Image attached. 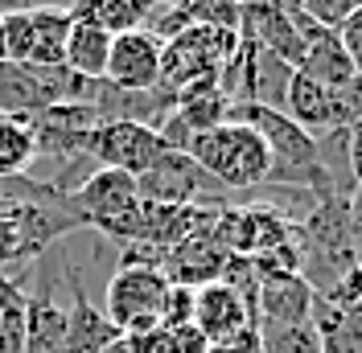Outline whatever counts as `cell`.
Wrapping results in <instances>:
<instances>
[{
  "label": "cell",
  "instance_id": "cell-1",
  "mask_svg": "<svg viewBox=\"0 0 362 353\" xmlns=\"http://www.w3.org/2000/svg\"><path fill=\"white\" fill-rule=\"evenodd\" d=\"M296 255L300 280L313 287V296H325L350 271H358L350 246V198H325L305 218H296Z\"/></svg>",
  "mask_w": 362,
  "mask_h": 353
},
{
  "label": "cell",
  "instance_id": "cell-2",
  "mask_svg": "<svg viewBox=\"0 0 362 353\" xmlns=\"http://www.w3.org/2000/svg\"><path fill=\"white\" fill-rule=\"evenodd\" d=\"M185 156L198 169H206L226 193H251V189L268 185V173H272V156L264 148V140L243 124H230V119L218 124L214 132L189 136Z\"/></svg>",
  "mask_w": 362,
  "mask_h": 353
},
{
  "label": "cell",
  "instance_id": "cell-3",
  "mask_svg": "<svg viewBox=\"0 0 362 353\" xmlns=\"http://www.w3.org/2000/svg\"><path fill=\"white\" fill-rule=\"evenodd\" d=\"M239 49V33L235 29H214V25H185L160 45V87L181 95L194 83H210L218 78L223 66Z\"/></svg>",
  "mask_w": 362,
  "mask_h": 353
},
{
  "label": "cell",
  "instance_id": "cell-4",
  "mask_svg": "<svg viewBox=\"0 0 362 353\" xmlns=\"http://www.w3.org/2000/svg\"><path fill=\"white\" fill-rule=\"evenodd\" d=\"M87 78L66 66H33V62H0V115L37 119L58 103H83Z\"/></svg>",
  "mask_w": 362,
  "mask_h": 353
},
{
  "label": "cell",
  "instance_id": "cell-5",
  "mask_svg": "<svg viewBox=\"0 0 362 353\" xmlns=\"http://www.w3.org/2000/svg\"><path fill=\"white\" fill-rule=\"evenodd\" d=\"M83 230V218L74 214V205L58 201V205H13L0 210V275H8L13 267L42 259L54 246L58 234Z\"/></svg>",
  "mask_w": 362,
  "mask_h": 353
},
{
  "label": "cell",
  "instance_id": "cell-6",
  "mask_svg": "<svg viewBox=\"0 0 362 353\" xmlns=\"http://www.w3.org/2000/svg\"><path fill=\"white\" fill-rule=\"evenodd\" d=\"M165 296H169V280L160 275V267L119 263V271L107 280L103 316H107L124 337L157 333L160 316H165Z\"/></svg>",
  "mask_w": 362,
  "mask_h": 353
},
{
  "label": "cell",
  "instance_id": "cell-7",
  "mask_svg": "<svg viewBox=\"0 0 362 353\" xmlns=\"http://www.w3.org/2000/svg\"><path fill=\"white\" fill-rule=\"evenodd\" d=\"M136 193L140 201H157V205H239V193H226L214 176L198 169L185 152H169L160 156L157 164L144 176H136Z\"/></svg>",
  "mask_w": 362,
  "mask_h": 353
},
{
  "label": "cell",
  "instance_id": "cell-8",
  "mask_svg": "<svg viewBox=\"0 0 362 353\" xmlns=\"http://www.w3.org/2000/svg\"><path fill=\"white\" fill-rule=\"evenodd\" d=\"M87 152L99 169L144 176L160 156L169 152V144H165V136L157 128H144V124H99L90 132Z\"/></svg>",
  "mask_w": 362,
  "mask_h": 353
},
{
  "label": "cell",
  "instance_id": "cell-9",
  "mask_svg": "<svg viewBox=\"0 0 362 353\" xmlns=\"http://www.w3.org/2000/svg\"><path fill=\"white\" fill-rule=\"evenodd\" d=\"M160 45L165 42L153 37L148 29L112 37L103 83H112L119 90H157L160 87Z\"/></svg>",
  "mask_w": 362,
  "mask_h": 353
},
{
  "label": "cell",
  "instance_id": "cell-10",
  "mask_svg": "<svg viewBox=\"0 0 362 353\" xmlns=\"http://www.w3.org/2000/svg\"><path fill=\"white\" fill-rule=\"evenodd\" d=\"M313 287L300 275H264L255 287V329H288L313 321Z\"/></svg>",
  "mask_w": 362,
  "mask_h": 353
},
{
  "label": "cell",
  "instance_id": "cell-11",
  "mask_svg": "<svg viewBox=\"0 0 362 353\" xmlns=\"http://www.w3.org/2000/svg\"><path fill=\"white\" fill-rule=\"evenodd\" d=\"M194 329L214 345V341H223V337L255 329V309H251L235 287L206 284V287H198V296H194Z\"/></svg>",
  "mask_w": 362,
  "mask_h": 353
},
{
  "label": "cell",
  "instance_id": "cell-12",
  "mask_svg": "<svg viewBox=\"0 0 362 353\" xmlns=\"http://www.w3.org/2000/svg\"><path fill=\"white\" fill-rule=\"evenodd\" d=\"M25 353H66V309L54 300L45 280L33 296H25Z\"/></svg>",
  "mask_w": 362,
  "mask_h": 353
},
{
  "label": "cell",
  "instance_id": "cell-13",
  "mask_svg": "<svg viewBox=\"0 0 362 353\" xmlns=\"http://www.w3.org/2000/svg\"><path fill=\"white\" fill-rule=\"evenodd\" d=\"M119 329L87 300V292L78 284V275L70 280V304H66V353H103L112 345Z\"/></svg>",
  "mask_w": 362,
  "mask_h": 353
},
{
  "label": "cell",
  "instance_id": "cell-14",
  "mask_svg": "<svg viewBox=\"0 0 362 353\" xmlns=\"http://www.w3.org/2000/svg\"><path fill=\"white\" fill-rule=\"evenodd\" d=\"M284 115L296 119L309 136H321V132H334L341 128V115H338V99L334 90L305 78L300 70L293 74V87H288V99H284Z\"/></svg>",
  "mask_w": 362,
  "mask_h": 353
},
{
  "label": "cell",
  "instance_id": "cell-15",
  "mask_svg": "<svg viewBox=\"0 0 362 353\" xmlns=\"http://www.w3.org/2000/svg\"><path fill=\"white\" fill-rule=\"evenodd\" d=\"M296 70H300L305 78L321 83V87H329V90L346 87V83L358 74L354 62H350V54L341 49V37L334 33V29H325V25L305 42V54H300V66Z\"/></svg>",
  "mask_w": 362,
  "mask_h": 353
},
{
  "label": "cell",
  "instance_id": "cell-16",
  "mask_svg": "<svg viewBox=\"0 0 362 353\" xmlns=\"http://www.w3.org/2000/svg\"><path fill=\"white\" fill-rule=\"evenodd\" d=\"M70 21H87V25H99L103 33H136L144 29L148 17H153V0H74L66 8Z\"/></svg>",
  "mask_w": 362,
  "mask_h": 353
},
{
  "label": "cell",
  "instance_id": "cell-17",
  "mask_svg": "<svg viewBox=\"0 0 362 353\" xmlns=\"http://www.w3.org/2000/svg\"><path fill=\"white\" fill-rule=\"evenodd\" d=\"M70 37V13L54 4H33L29 8V58L33 66H62Z\"/></svg>",
  "mask_w": 362,
  "mask_h": 353
},
{
  "label": "cell",
  "instance_id": "cell-18",
  "mask_svg": "<svg viewBox=\"0 0 362 353\" xmlns=\"http://www.w3.org/2000/svg\"><path fill=\"white\" fill-rule=\"evenodd\" d=\"M173 115L181 119V128H185L189 136H202V132H214L218 124H226L230 103H226L218 78H210V83H194V87L181 90Z\"/></svg>",
  "mask_w": 362,
  "mask_h": 353
},
{
  "label": "cell",
  "instance_id": "cell-19",
  "mask_svg": "<svg viewBox=\"0 0 362 353\" xmlns=\"http://www.w3.org/2000/svg\"><path fill=\"white\" fill-rule=\"evenodd\" d=\"M107 54H112V33H103L99 25L87 21H70V37H66V58L62 66L87 83H99L107 74Z\"/></svg>",
  "mask_w": 362,
  "mask_h": 353
},
{
  "label": "cell",
  "instance_id": "cell-20",
  "mask_svg": "<svg viewBox=\"0 0 362 353\" xmlns=\"http://www.w3.org/2000/svg\"><path fill=\"white\" fill-rule=\"evenodd\" d=\"M313 329L321 353H362V309H334L313 300Z\"/></svg>",
  "mask_w": 362,
  "mask_h": 353
},
{
  "label": "cell",
  "instance_id": "cell-21",
  "mask_svg": "<svg viewBox=\"0 0 362 353\" xmlns=\"http://www.w3.org/2000/svg\"><path fill=\"white\" fill-rule=\"evenodd\" d=\"M293 74H296V66H288L284 58H276V54H268V49L255 45V103H259V107L284 111Z\"/></svg>",
  "mask_w": 362,
  "mask_h": 353
},
{
  "label": "cell",
  "instance_id": "cell-22",
  "mask_svg": "<svg viewBox=\"0 0 362 353\" xmlns=\"http://www.w3.org/2000/svg\"><path fill=\"white\" fill-rule=\"evenodd\" d=\"M33 156H37V144H33L29 124L13 119V115H0V176L29 173Z\"/></svg>",
  "mask_w": 362,
  "mask_h": 353
},
{
  "label": "cell",
  "instance_id": "cell-23",
  "mask_svg": "<svg viewBox=\"0 0 362 353\" xmlns=\"http://www.w3.org/2000/svg\"><path fill=\"white\" fill-rule=\"evenodd\" d=\"M239 13H243L239 0H189L181 8L185 25H214V29H235V33H239Z\"/></svg>",
  "mask_w": 362,
  "mask_h": 353
},
{
  "label": "cell",
  "instance_id": "cell-24",
  "mask_svg": "<svg viewBox=\"0 0 362 353\" xmlns=\"http://www.w3.org/2000/svg\"><path fill=\"white\" fill-rule=\"evenodd\" d=\"M259 341H264V353H321L313 321L288 325V329H259Z\"/></svg>",
  "mask_w": 362,
  "mask_h": 353
},
{
  "label": "cell",
  "instance_id": "cell-25",
  "mask_svg": "<svg viewBox=\"0 0 362 353\" xmlns=\"http://www.w3.org/2000/svg\"><path fill=\"white\" fill-rule=\"evenodd\" d=\"M206 349H210V341H206L194 325L153 333V353H206Z\"/></svg>",
  "mask_w": 362,
  "mask_h": 353
},
{
  "label": "cell",
  "instance_id": "cell-26",
  "mask_svg": "<svg viewBox=\"0 0 362 353\" xmlns=\"http://www.w3.org/2000/svg\"><path fill=\"white\" fill-rule=\"evenodd\" d=\"M194 287H177L169 284L165 296V316H160V329H181V325H194Z\"/></svg>",
  "mask_w": 362,
  "mask_h": 353
},
{
  "label": "cell",
  "instance_id": "cell-27",
  "mask_svg": "<svg viewBox=\"0 0 362 353\" xmlns=\"http://www.w3.org/2000/svg\"><path fill=\"white\" fill-rule=\"evenodd\" d=\"M300 8H305L317 25L338 29L346 17H354V13L362 8V0H300Z\"/></svg>",
  "mask_w": 362,
  "mask_h": 353
},
{
  "label": "cell",
  "instance_id": "cell-28",
  "mask_svg": "<svg viewBox=\"0 0 362 353\" xmlns=\"http://www.w3.org/2000/svg\"><path fill=\"white\" fill-rule=\"evenodd\" d=\"M0 25H4V45H8V62H25V58H29V8L4 13V17H0Z\"/></svg>",
  "mask_w": 362,
  "mask_h": 353
},
{
  "label": "cell",
  "instance_id": "cell-29",
  "mask_svg": "<svg viewBox=\"0 0 362 353\" xmlns=\"http://www.w3.org/2000/svg\"><path fill=\"white\" fill-rule=\"evenodd\" d=\"M346 176L354 185V198H362V124L346 128Z\"/></svg>",
  "mask_w": 362,
  "mask_h": 353
},
{
  "label": "cell",
  "instance_id": "cell-30",
  "mask_svg": "<svg viewBox=\"0 0 362 353\" xmlns=\"http://www.w3.org/2000/svg\"><path fill=\"white\" fill-rule=\"evenodd\" d=\"M334 33L341 37V49L350 54V62H354V70L362 74V8L354 13V17H346V21H341L338 29H334Z\"/></svg>",
  "mask_w": 362,
  "mask_h": 353
},
{
  "label": "cell",
  "instance_id": "cell-31",
  "mask_svg": "<svg viewBox=\"0 0 362 353\" xmlns=\"http://www.w3.org/2000/svg\"><path fill=\"white\" fill-rule=\"evenodd\" d=\"M206 353H264V341H259V329H243V333H235V337L214 341Z\"/></svg>",
  "mask_w": 362,
  "mask_h": 353
},
{
  "label": "cell",
  "instance_id": "cell-32",
  "mask_svg": "<svg viewBox=\"0 0 362 353\" xmlns=\"http://www.w3.org/2000/svg\"><path fill=\"white\" fill-rule=\"evenodd\" d=\"M350 246L362 267V198H350Z\"/></svg>",
  "mask_w": 362,
  "mask_h": 353
},
{
  "label": "cell",
  "instance_id": "cell-33",
  "mask_svg": "<svg viewBox=\"0 0 362 353\" xmlns=\"http://www.w3.org/2000/svg\"><path fill=\"white\" fill-rule=\"evenodd\" d=\"M153 4H160V8H185L189 0H153Z\"/></svg>",
  "mask_w": 362,
  "mask_h": 353
},
{
  "label": "cell",
  "instance_id": "cell-34",
  "mask_svg": "<svg viewBox=\"0 0 362 353\" xmlns=\"http://www.w3.org/2000/svg\"><path fill=\"white\" fill-rule=\"evenodd\" d=\"M0 62H8V45H4V25H0Z\"/></svg>",
  "mask_w": 362,
  "mask_h": 353
},
{
  "label": "cell",
  "instance_id": "cell-35",
  "mask_svg": "<svg viewBox=\"0 0 362 353\" xmlns=\"http://www.w3.org/2000/svg\"><path fill=\"white\" fill-rule=\"evenodd\" d=\"M239 4H255V0H239Z\"/></svg>",
  "mask_w": 362,
  "mask_h": 353
}]
</instances>
